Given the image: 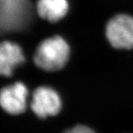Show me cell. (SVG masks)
<instances>
[{"label":"cell","instance_id":"cell-1","mask_svg":"<svg viewBox=\"0 0 133 133\" xmlns=\"http://www.w3.org/2000/svg\"><path fill=\"white\" fill-rule=\"evenodd\" d=\"M70 56V47L61 36H54L40 43L34 55L36 66L46 71H57L65 66Z\"/></svg>","mask_w":133,"mask_h":133},{"label":"cell","instance_id":"cell-2","mask_svg":"<svg viewBox=\"0 0 133 133\" xmlns=\"http://www.w3.org/2000/svg\"><path fill=\"white\" fill-rule=\"evenodd\" d=\"M30 15L29 0H0V30L21 29L28 22Z\"/></svg>","mask_w":133,"mask_h":133},{"label":"cell","instance_id":"cell-3","mask_svg":"<svg viewBox=\"0 0 133 133\" xmlns=\"http://www.w3.org/2000/svg\"><path fill=\"white\" fill-rule=\"evenodd\" d=\"M106 36L110 44L118 49L133 48V18L120 14L109 20Z\"/></svg>","mask_w":133,"mask_h":133},{"label":"cell","instance_id":"cell-4","mask_svg":"<svg viewBox=\"0 0 133 133\" xmlns=\"http://www.w3.org/2000/svg\"><path fill=\"white\" fill-rule=\"evenodd\" d=\"M30 107L38 117L44 118L58 113L62 101L56 91L48 87H40L33 92Z\"/></svg>","mask_w":133,"mask_h":133},{"label":"cell","instance_id":"cell-5","mask_svg":"<svg viewBox=\"0 0 133 133\" xmlns=\"http://www.w3.org/2000/svg\"><path fill=\"white\" fill-rule=\"evenodd\" d=\"M28 90L22 82H16L0 90V107L11 115L24 112L27 107Z\"/></svg>","mask_w":133,"mask_h":133},{"label":"cell","instance_id":"cell-6","mask_svg":"<svg viewBox=\"0 0 133 133\" xmlns=\"http://www.w3.org/2000/svg\"><path fill=\"white\" fill-rule=\"evenodd\" d=\"M25 61L22 48L11 42L0 43V76L9 77Z\"/></svg>","mask_w":133,"mask_h":133},{"label":"cell","instance_id":"cell-7","mask_svg":"<svg viewBox=\"0 0 133 133\" xmlns=\"http://www.w3.org/2000/svg\"><path fill=\"white\" fill-rule=\"evenodd\" d=\"M67 0H38L36 10L42 19L56 22L63 19L68 12Z\"/></svg>","mask_w":133,"mask_h":133},{"label":"cell","instance_id":"cell-8","mask_svg":"<svg viewBox=\"0 0 133 133\" xmlns=\"http://www.w3.org/2000/svg\"><path fill=\"white\" fill-rule=\"evenodd\" d=\"M64 133H95L90 128L85 126H76L73 128L66 131Z\"/></svg>","mask_w":133,"mask_h":133}]
</instances>
